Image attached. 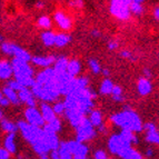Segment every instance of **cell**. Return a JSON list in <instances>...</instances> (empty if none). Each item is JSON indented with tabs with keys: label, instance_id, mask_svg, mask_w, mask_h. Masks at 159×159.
<instances>
[{
	"label": "cell",
	"instance_id": "obj_50",
	"mask_svg": "<svg viewBox=\"0 0 159 159\" xmlns=\"http://www.w3.org/2000/svg\"><path fill=\"white\" fill-rule=\"evenodd\" d=\"M146 155H147V156H148V157H151V156H152V155H154V152H152V149H150V148L147 149Z\"/></svg>",
	"mask_w": 159,
	"mask_h": 159
},
{
	"label": "cell",
	"instance_id": "obj_44",
	"mask_svg": "<svg viewBox=\"0 0 159 159\" xmlns=\"http://www.w3.org/2000/svg\"><path fill=\"white\" fill-rule=\"evenodd\" d=\"M143 129H146L147 131H151V130H156V126L152 124V122H148L145 126H143Z\"/></svg>",
	"mask_w": 159,
	"mask_h": 159
},
{
	"label": "cell",
	"instance_id": "obj_53",
	"mask_svg": "<svg viewBox=\"0 0 159 159\" xmlns=\"http://www.w3.org/2000/svg\"><path fill=\"white\" fill-rule=\"evenodd\" d=\"M143 72H145V74H146L147 76H148V77H149V76H150V72H149L148 69H145V70H143Z\"/></svg>",
	"mask_w": 159,
	"mask_h": 159
},
{
	"label": "cell",
	"instance_id": "obj_37",
	"mask_svg": "<svg viewBox=\"0 0 159 159\" xmlns=\"http://www.w3.org/2000/svg\"><path fill=\"white\" fill-rule=\"evenodd\" d=\"M89 67H90L91 71H93V74H99V72L101 71L100 65H99V62L96 60V59H90V60H89Z\"/></svg>",
	"mask_w": 159,
	"mask_h": 159
},
{
	"label": "cell",
	"instance_id": "obj_6",
	"mask_svg": "<svg viewBox=\"0 0 159 159\" xmlns=\"http://www.w3.org/2000/svg\"><path fill=\"white\" fill-rule=\"evenodd\" d=\"M93 136H95V129L91 126L88 118L85 117L82 119V121L80 122V125L77 127V138H76V141L82 143L84 141L91 139Z\"/></svg>",
	"mask_w": 159,
	"mask_h": 159
},
{
	"label": "cell",
	"instance_id": "obj_16",
	"mask_svg": "<svg viewBox=\"0 0 159 159\" xmlns=\"http://www.w3.org/2000/svg\"><path fill=\"white\" fill-rule=\"evenodd\" d=\"M40 114H41L43 121L47 122V124L56 119V115L53 112L52 108H51L49 105H47V103H43V105H41V112H40Z\"/></svg>",
	"mask_w": 159,
	"mask_h": 159
},
{
	"label": "cell",
	"instance_id": "obj_26",
	"mask_svg": "<svg viewBox=\"0 0 159 159\" xmlns=\"http://www.w3.org/2000/svg\"><path fill=\"white\" fill-rule=\"evenodd\" d=\"M32 147H34V151H36L38 155H40V156H46L48 151L50 150V149L48 148L47 145H46L45 143H43V141L40 140V139H38L36 143H32Z\"/></svg>",
	"mask_w": 159,
	"mask_h": 159
},
{
	"label": "cell",
	"instance_id": "obj_18",
	"mask_svg": "<svg viewBox=\"0 0 159 159\" xmlns=\"http://www.w3.org/2000/svg\"><path fill=\"white\" fill-rule=\"evenodd\" d=\"M12 75V67L8 61H0V79H8Z\"/></svg>",
	"mask_w": 159,
	"mask_h": 159
},
{
	"label": "cell",
	"instance_id": "obj_48",
	"mask_svg": "<svg viewBox=\"0 0 159 159\" xmlns=\"http://www.w3.org/2000/svg\"><path fill=\"white\" fill-rule=\"evenodd\" d=\"M121 57H124V58H133L131 57V53L129 52V51H127V50H122L121 51Z\"/></svg>",
	"mask_w": 159,
	"mask_h": 159
},
{
	"label": "cell",
	"instance_id": "obj_5",
	"mask_svg": "<svg viewBox=\"0 0 159 159\" xmlns=\"http://www.w3.org/2000/svg\"><path fill=\"white\" fill-rule=\"evenodd\" d=\"M1 50L3 52L8 53V55H13L15 58L18 59V60H21L24 62H29L31 60V57L27 51H25L22 48L18 47L17 45H13V43H3L1 45Z\"/></svg>",
	"mask_w": 159,
	"mask_h": 159
},
{
	"label": "cell",
	"instance_id": "obj_24",
	"mask_svg": "<svg viewBox=\"0 0 159 159\" xmlns=\"http://www.w3.org/2000/svg\"><path fill=\"white\" fill-rule=\"evenodd\" d=\"M67 65H68V61H67V59L65 57H60V58L56 59V61H55V68H52L53 71L56 72L57 75L64 74V72H66Z\"/></svg>",
	"mask_w": 159,
	"mask_h": 159
},
{
	"label": "cell",
	"instance_id": "obj_40",
	"mask_svg": "<svg viewBox=\"0 0 159 159\" xmlns=\"http://www.w3.org/2000/svg\"><path fill=\"white\" fill-rule=\"evenodd\" d=\"M76 84H77V88H82V89H85V88H88L89 80H88V78H86V77H81V78H79V79H76Z\"/></svg>",
	"mask_w": 159,
	"mask_h": 159
},
{
	"label": "cell",
	"instance_id": "obj_34",
	"mask_svg": "<svg viewBox=\"0 0 159 159\" xmlns=\"http://www.w3.org/2000/svg\"><path fill=\"white\" fill-rule=\"evenodd\" d=\"M1 128L5 131H8L9 134H15L17 131V126L13 122L8 121V120H2L1 121Z\"/></svg>",
	"mask_w": 159,
	"mask_h": 159
},
{
	"label": "cell",
	"instance_id": "obj_3",
	"mask_svg": "<svg viewBox=\"0 0 159 159\" xmlns=\"http://www.w3.org/2000/svg\"><path fill=\"white\" fill-rule=\"evenodd\" d=\"M130 0H112L110 1L109 11L112 16L120 20H127L129 18Z\"/></svg>",
	"mask_w": 159,
	"mask_h": 159
},
{
	"label": "cell",
	"instance_id": "obj_25",
	"mask_svg": "<svg viewBox=\"0 0 159 159\" xmlns=\"http://www.w3.org/2000/svg\"><path fill=\"white\" fill-rule=\"evenodd\" d=\"M89 121H90L93 127H100L102 124V116H101L100 111H90V116H89Z\"/></svg>",
	"mask_w": 159,
	"mask_h": 159
},
{
	"label": "cell",
	"instance_id": "obj_28",
	"mask_svg": "<svg viewBox=\"0 0 159 159\" xmlns=\"http://www.w3.org/2000/svg\"><path fill=\"white\" fill-rule=\"evenodd\" d=\"M5 148L9 154H13L16 151V143H15V134H9L5 140Z\"/></svg>",
	"mask_w": 159,
	"mask_h": 159
},
{
	"label": "cell",
	"instance_id": "obj_36",
	"mask_svg": "<svg viewBox=\"0 0 159 159\" xmlns=\"http://www.w3.org/2000/svg\"><path fill=\"white\" fill-rule=\"evenodd\" d=\"M38 25H39L41 28L48 29V28H50L51 27V20L48 16H41L39 19H38Z\"/></svg>",
	"mask_w": 159,
	"mask_h": 159
},
{
	"label": "cell",
	"instance_id": "obj_55",
	"mask_svg": "<svg viewBox=\"0 0 159 159\" xmlns=\"http://www.w3.org/2000/svg\"><path fill=\"white\" fill-rule=\"evenodd\" d=\"M43 2H37V5H36V6H37V7L39 6V8H41V6H43Z\"/></svg>",
	"mask_w": 159,
	"mask_h": 159
},
{
	"label": "cell",
	"instance_id": "obj_42",
	"mask_svg": "<svg viewBox=\"0 0 159 159\" xmlns=\"http://www.w3.org/2000/svg\"><path fill=\"white\" fill-rule=\"evenodd\" d=\"M95 158L96 159H107V155L105 151L102 150H98L95 154Z\"/></svg>",
	"mask_w": 159,
	"mask_h": 159
},
{
	"label": "cell",
	"instance_id": "obj_56",
	"mask_svg": "<svg viewBox=\"0 0 159 159\" xmlns=\"http://www.w3.org/2000/svg\"><path fill=\"white\" fill-rule=\"evenodd\" d=\"M93 34H95V36H99L100 34H99V32L97 31V30H95V31H93Z\"/></svg>",
	"mask_w": 159,
	"mask_h": 159
},
{
	"label": "cell",
	"instance_id": "obj_14",
	"mask_svg": "<svg viewBox=\"0 0 159 159\" xmlns=\"http://www.w3.org/2000/svg\"><path fill=\"white\" fill-rule=\"evenodd\" d=\"M18 95V98L20 100V102H26L27 105L31 108H34L36 106V101H34V95L31 93V91L28 89V88H22L21 90L18 91L17 93Z\"/></svg>",
	"mask_w": 159,
	"mask_h": 159
},
{
	"label": "cell",
	"instance_id": "obj_27",
	"mask_svg": "<svg viewBox=\"0 0 159 159\" xmlns=\"http://www.w3.org/2000/svg\"><path fill=\"white\" fill-rule=\"evenodd\" d=\"M59 155V158L60 159H72L71 152L69 151L68 146H67V143H59V147L57 149Z\"/></svg>",
	"mask_w": 159,
	"mask_h": 159
},
{
	"label": "cell",
	"instance_id": "obj_46",
	"mask_svg": "<svg viewBox=\"0 0 159 159\" xmlns=\"http://www.w3.org/2000/svg\"><path fill=\"white\" fill-rule=\"evenodd\" d=\"M118 46H119V43H117V41H109V43H108V48L110 49V50H115V49H117Z\"/></svg>",
	"mask_w": 159,
	"mask_h": 159
},
{
	"label": "cell",
	"instance_id": "obj_1",
	"mask_svg": "<svg viewBox=\"0 0 159 159\" xmlns=\"http://www.w3.org/2000/svg\"><path fill=\"white\" fill-rule=\"evenodd\" d=\"M11 67H12V74L15 75L17 82H19L25 88L34 87L36 84L34 79L32 78L34 69L29 65L15 58L11 61Z\"/></svg>",
	"mask_w": 159,
	"mask_h": 159
},
{
	"label": "cell",
	"instance_id": "obj_19",
	"mask_svg": "<svg viewBox=\"0 0 159 159\" xmlns=\"http://www.w3.org/2000/svg\"><path fill=\"white\" fill-rule=\"evenodd\" d=\"M118 156H120L124 159H143V156L131 147H127V148L122 149Z\"/></svg>",
	"mask_w": 159,
	"mask_h": 159
},
{
	"label": "cell",
	"instance_id": "obj_9",
	"mask_svg": "<svg viewBox=\"0 0 159 159\" xmlns=\"http://www.w3.org/2000/svg\"><path fill=\"white\" fill-rule=\"evenodd\" d=\"M108 147H109V150L111 151L112 154L119 155V152L122 149L127 148V147H131V145L124 140L119 135H114L109 139Z\"/></svg>",
	"mask_w": 159,
	"mask_h": 159
},
{
	"label": "cell",
	"instance_id": "obj_39",
	"mask_svg": "<svg viewBox=\"0 0 159 159\" xmlns=\"http://www.w3.org/2000/svg\"><path fill=\"white\" fill-rule=\"evenodd\" d=\"M53 112H55V115L58 114V115H61V114H64L65 111H66V107H65L64 102H57L55 106H53L52 108Z\"/></svg>",
	"mask_w": 159,
	"mask_h": 159
},
{
	"label": "cell",
	"instance_id": "obj_35",
	"mask_svg": "<svg viewBox=\"0 0 159 159\" xmlns=\"http://www.w3.org/2000/svg\"><path fill=\"white\" fill-rule=\"evenodd\" d=\"M146 139L148 143H159V135L157 130H151V131H147Z\"/></svg>",
	"mask_w": 159,
	"mask_h": 159
},
{
	"label": "cell",
	"instance_id": "obj_8",
	"mask_svg": "<svg viewBox=\"0 0 159 159\" xmlns=\"http://www.w3.org/2000/svg\"><path fill=\"white\" fill-rule=\"evenodd\" d=\"M25 116H26V119L29 125L34 126V127H43L45 125V121H43L41 114L38 111L36 108H31V107H28L25 111Z\"/></svg>",
	"mask_w": 159,
	"mask_h": 159
},
{
	"label": "cell",
	"instance_id": "obj_32",
	"mask_svg": "<svg viewBox=\"0 0 159 159\" xmlns=\"http://www.w3.org/2000/svg\"><path fill=\"white\" fill-rule=\"evenodd\" d=\"M112 88H114V84H112L111 80L105 79L100 85V93H102V95H109V93H111Z\"/></svg>",
	"mask_w": 159,
	"mask_h": 159
},
{
	"label": "cell",
	"instance_id": "obj_52",
	"mask_svg": "<svg viewBox=\"0 0 159 159\" xmlns=\"http://www.w3.org/2000/svg\"><path fill=\"white\" fill-rule=\"evenodd\" d=\"M103 75H105V76H109V71L108 70H107V69H103Z\"/></svg>",
	"mask_w": 159,
	"mask_h": 159
},
{
	"label": "cell",
	"instance_id": "obj_47",
	"mask_svg": "<svg viewBox=\"0 0 159 159\" xmlns=\"http://www.w3.org/2000/svg\"><path fill=\"white\" fill-rule=\"evenodd\" d=\"M9 100L7 98H5V97H1V98H0V105H1V106H8L9 105Z\"/></svg>",
	"mask_w": 159,
	"mask_h": 159
},
{
	"label": "cell",
	"instance_id": "obj_29",
	"mask_svg": "<svg viewBox=\"0 0 159 159\" xmlns=\"http://www.w3.org/2000/svg\"><path fill=\"white\" fill-rule=\"evenodd\" d=\"M70 40H71V38H70V36H68V34H56V38H55V45H56L57 47H64V46L68 45V43H70Z\"/></svg>",
	"mask_w": 159,
	"mask_h": 159
},
{
	"label": "cell",
	"instance_id": "obj_49",
	"mask_svg": "<svg viewBox=\"0 0 159 159\" xmlns=\"http://www.w3.org/2000/svg\"><path fill=\"white\" fill-rule=\"evenodd\" d=\"M51 158L52 159H60L59 158V155H58V151L56 150H52V152H51Z\"/></svg>",
	"mask_w": 159,
	"mask_h": 159
},
{
	"label": "cell",
	"instance_id": "obj_23",
	"mask_svg": "<svg viewBox=\"0 0 159 159\" xmlns=\"http://www.w3.org/2000/svg\"><path fill=\"white\" fill-rule=\"evenodd\" d=\"M2 93H3V95L6 96L5 98L8 99L9 102L13 103V105H19V103H20V100H19V98H18V95H17V93L15 90L10 89L9 87H5L2 89Z\"/></svg>",
	"mask_w": 159,
	"mask_h": 159
},
{
	"label": "cell",
	"instance_id": "obj_51",
	"mask_svg": "<svg viewBox=\"0 0 159 159\" xmlns=\"http://www.w3.org/2000/svg\"><path fill=\"white\" fill-rule=\"evenodd\" d=\"M155 18L156 19L159 18V8L158 7H156V9H155Z\"/></svg>",
	"mask_w": 159,
	"mask_h": 159
},
{
	"label": "cell",
	"instance_id": "obj_10",
	"mask_svg": "<svg viewBox=\"0 0 159 159\" xmlns=\"http://www.w3.org/2000/svg\"><path fill=\"white\" fill-rule=\"evenodd\" d=\"M69 151L71 152L72 156H80V157H86L88 154V148L87 146H85L84 143H78L76 140H71L67 143Z\"/></svg>",
	"mask_w": 159,
	"mask_h": 159
},
{
	"label": "cell",
	"instance_id": "obj_58",
	"mask_svg": "<svg viewBox=\"0 0 159 159\" xmlns=\"http://www.w3.org/2000/svg\"><path fill=\"white\" fill-rule=\"evenodd\" d=\"M1 97H2V96H1V93H0V98H1Z\"/></svg>",
	"mask_w": 159,
	"mask_h": 159
},
{
	"label": "cell",
	"instance_id": "obj_13",
	"mask_svg": "<svg viewBox=\"0 0 159 159\" xmlns=\"http://www.w3.org/2000/svg\"><path fill=\"white\" fill-rule=\"evenodd\" d=\"M53 18H55V21L59 25L61 29L68 30L71 28V19L69 18L65 12H62V11H57L55 13V16H53Z\"/></svg>",
	"mask_w": 159,
	"mask_h": 159
},
{
	"label": "cell",
	"instance_id": "obj_17",
	"mask_svg": "<svg viewBox=\"0 0 159 159\" xmlns=\"http://www.w3.org/2000/svg\"><path fill=\"white\" fill-rule=\"evenodd\" d=\"M151 89H152L151 82L149 81L146 77L140 78V79L138 80V91H139L140 95H143V96L148 95V93H150Z\"/></svg>",
	"mask_w": 159,
	"mask_h": 159
},
{
	"label": "cell",
	"instance_id": "obj_15",
	"mask_svg": "<svg viewBox=\"0 0 159 159\" xmlns=\"http://www.w3.org/2000/svg\"><path fill=\"white\" fill-rule=\"evenodd\" d=\"M65 114H66L67 118L69 119L70 124H71V125L74 126V127H76V128L80 125V122H81L82 119L85 118V115L80 114L79 111H77V110H74V109H66Z\"/></svg>",
	"mask_w": 159,
	"mask_h": 159
},
{
	"label": "cell",
	"instance_id": "obj_2",
	"mask_svg": "<svg viewBox=\"0 0 159 159\" xmlns=\"http://www.w3.org/2000/svg\"><path fill=\"white\" fill-rule=\"evenodd\" d=\"M111 120L116 125L120 126L122 130H129L131 133L143 130L140 118L138 117L136 112L131 111V110H126V111L111 116Z\"/></svg>",
	"mask_w": 159,
	"mask_h": 159
},
{
	"label": "cell",
	"instance_id": "obj_54",
	"mask_svg": "<svg viewBox=\"0 0 159 159\" xmlns=\"http://www.w3.org/2000/svg\"><path fill=\"white\" fill-rule=\"evenodd\" d=\"M2 118H3V112L1 111V110H0V120L2 119Z\"/></svg>",
	"mask_w": 159,
	"mask_h": 159
},
{
	"label": "cell",
	"instance_id": "obj_33",
	"mask_svg": "<svg viewBox=\"0 0 159 159\" xmlns=\"http://www.w3.org/2000/svg\"><path fill=\"white\" fill-rule=\"evenodd\" d=\"M119 136L124 139V140L127 141V143H138L137 137L134 135V133H131V131H129V130H122L121 133L119 134Z\"/></svg>",
	"mask_w": 159,
	"mask_h": 159
},
{
	"label": "cell",
	"instance_id": "obj_11",
	"mask_svg": "<svg viewBox=\"0 0 159 159\" xmlns=\"http://www.w3.org/2000/svg\"><path fill=\"white\" fill-rule=\"evenodd\" d=\"M39 139L43 141V143H45L49 149H52V150H56V149H58L59 141H58V137H57L56 134L46 133V131H43V130Z\"/></svg>",
	"mask_w": 159,
	"mask_h": 159
},
{
	"label": "cell",
	"instance_id": "obj_21",
	"mask_svg": "<svg viewBox=\"0 0 159 159\" xmlns=\"http://www.w3.org/2000/svg\"><path fill=\"white\" fill-rule=\"evenodd\" d=\"M80 62L78 60H71L70 62H68L67 65L66 72L70 76V77L75 78V76H77L80 71Z\"/></svg>",
	"mask_w": 159,
	"mask_h": 159
},
{
	"label": "cell",
	"instance_id": "obj_57",
	"mask_svg": "<svg viewBox=\"0 0 159 159\" xmlns=\"http://www.w3.org/2000/svg\"><path fill=\"white\" fill-rule=\"evenodd\" d=\"M40 159H48V158H47V156H41V158Z\"/></svg>",
	"mask_w": 159,
	"mask_h": 159
},
{
	"label": "cell",
	"instance_id": "obj_38",
	"mask_svg": "<svg viewBox=\"0 0 159 159\" xmlns=\"http://www.w3.org/2000/svg\"><path fill=\"white\" fill-rule=\"evenodd\" d=\"M112 97H114L115 100L117 101H121L122 100V97H121V88L119 86H114L112 88Z\"/></svg>",
	"mask_w": 159,
	"mask_h": 159
},
{
	"label": "cell",
	"instance_id": "obj_41",
	"mask_svg": "<svg viewBox=\"0 0 159 159\" xmlns=\"http://www.w3.org/2000/svg\"><path fill=\"white\" fill-rule=\"evenodd\" d=\"M8 87L10 88V89H12V90H15L16 93H18V91H20L22 89V88H25V87H22L19 82H17L16 80H11V81H9V84H8Z\"/></svg>",
	"mask_w": 159,
	"mask_h": 159
},
{
	"label": "cell",
	"instance_id": "obj_7",
	"mask_svg": "<svg viewBox=\"0 0 159 159\" xmlns=\"http://www.w3.org/2000/svg\"><path fill=\"white\" fill-rule=\"evenodd\" d=\"M32 88L31 93L34 96H37L38 98L43 99V100L47 101V102H50V101H55L59 97V93L56 90H51V89H47V88H43L41 86L34 84Z\"/></svg>",
	"mask_w": 159,
	"mask_h": 159
},
{
	"label": "cell",
	"instance_id": "obj_4",
	"mask_svg": "<svg viewBox=\"0 0 159 159\" xmlns=\"http://www.w3.org/2000/svg\"><path fill=\"white\" fill-rule=\"evenodd\" d=\"M21 131L22 136L26 139L27 141H29L30 143H34L36 141L40 138V135H41V131L43 129L38 127H34V126L29 125L28 122L26 121H19L18 122V127Z\"/></svg>",
	"mask_w": 159,
	"mask_h": 159
},
{
	"label": "cell",
	"instance_id": "obj_20",
	"mask_svg": "<svg viewBox=\"0 0 159 159\" xmlns=\"http://www.w3.org/2000/svg\"><path fill=\"white\" fill-rule=\"evenodd\" d=\"M31 61L34 65L37 66H41V67H49L50 65L55 64L56 58L53 56H49V57H34L31 58Z\"/></svg>",
	"mask_w": 159,
	"mask_h": 159
},
{
	"label": "cell",
	"instance_id": "obj_43",
	"mask_svg": "<svg viewBox=\"0 0 159 159\" xmlns=\"http://www.w3.org/2000/svg\"><path fill=\"white\" fill-rule=\"evenodd\" d=\"M9 156H10V154L6 149L0 148V159H9Z\"/></svg>",
	"mask_w": 159,
	"mask_h": 159
},
{
	"label": "cell",
	"instance_id": "obj_30",
	"mask_svg": "<svg viewBox=\"0 0 159 159\" xmlns=\"http://www.w3.org/2000/svg\"><path fill=\"white\" fill-rule=\"evenodd\" d=\"M143 0H130L129 11L134 12L135 15H140L143 12Z\"/></svg>",
	"mask_w": 159,
	"mask_h": 159
},
{
	"label": "cell",
	"instance_id": "obj_22",
	"mask_svg": "<svg viewBox=\"0 0 159 159\" xmlns=\"http://www.w3.org/2000/svg\"><path fill=\"white\" fill-rule=\"evenodd\" d=\"M61 129V122L59 119H55L52 120L51 122H48V124H45L43 127V130L46 131V133H52V134H56L57 131Z\"/></svg>",
	"mask_w": 159,
	"mask_h": 159
},
{
	"label": "cell",
	"instance_id": "obj_31",
	"mask_svg": "<svg viewBox=\"0 0 159 159\" xmlns=\"http://www.w3.org/2000/svg\"><path fill=\"white\" fill-rule=\"evenodd\" d=\"M55 38H56V34L51 31H45L41 34V39H43V43L48 47L55 45Z\"/></svg>",
	"mask_w": 159,
	"mask_h": 159
},
{
	"label": "cell",
	"instance_id": "obj_12",
	"mask_svg": "<svg viewBox=\"0 0 159 159\" xmlns=\"http://www.w3.org/2000/svg\"><path fill=\"white\" fill-rule=\"evenodd\" d=\"M56 78V74L53 71L52 68H47L46 70H43V72L38 74L37 78H36V84L39 86H43L45 84H47L48 81H51Z\"/></svg>",
	"mask_w": 159,
	"mask_h": 159
},
{
	"label": "cell",
	"instance_id": "obj_45",
	"mask_svg": "<svg viewBox=\"0 0 159 159\" xmlns=\"http://www.w3.org/2000/svg\"><path fill=\"white\" fill-rule=\"evenodd\" d=\"M69 5L75 7V8H81L82 6H84V2L82 1H70Z\"/></svg>",
	"mask_w": 159,
	"mask_h": 159
}]
</instances>
